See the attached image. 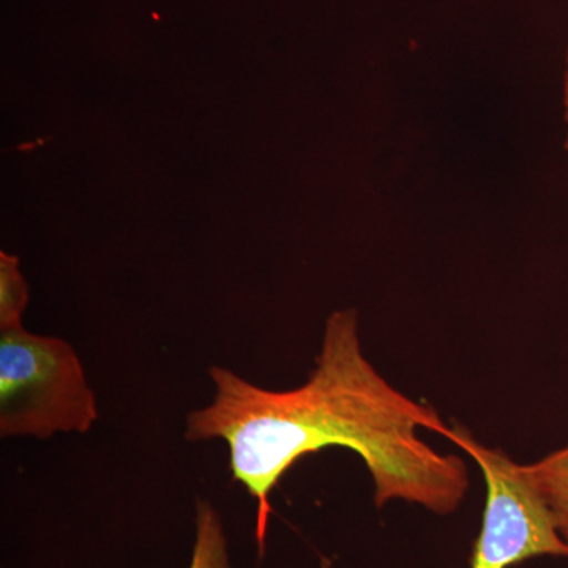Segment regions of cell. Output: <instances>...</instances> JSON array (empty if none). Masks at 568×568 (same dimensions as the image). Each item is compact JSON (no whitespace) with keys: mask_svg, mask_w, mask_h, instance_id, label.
<instances>
[{"mask_svg":"<svg viewBox=\"0 0 568 568\" xmlns=\"http://www.w3.org/2000/svg\"><path fill=\"white\" fill-rule=\"evenodd\" d=\"M215 396L186 417L189 443L223 440L233 480L257 503L256 541L264 551L271 493L284 474L325 447H346L365 462L375 503L399 499L437 515L457 510L469 488L465 462L433 450L418 428L447 436L433 407L403 395L362 351L355 310L325 323L316 366L304 386L267 390L226 366H211Z\"/></svg>","mask_w":568,"mask_h":568,"instance_id":"obj_1","label":"cell"},{"mask_svg":"<svg viewBox=\"0 0 568 568\" xmlns=\"http://www.w3.org/2000/svg\"><path fill=\"white\" fill-rule=\"evenodd\" d=\"M99 405L77 351L65 339L0 331V436L84 435Z\"/></svg>","mask_w":568,"mask_h":568,"instance_id":"obj_2","label":"cell"},{"mask_svg":"<svg viewBox=\"0 0 568 568\" xmlns=\"http://www.w3.org/2000/svg\"><path fill=\"white\" fill-rule=\"evenodd\" d=\"M446 437L476 459L487 484L484 525L470 568H510L538 556L568 558V545L526 466L481 446L466 429L450 428Z\"/></svg>","mask_w":568,"mask_h":568,"instance_id":"obj_3","label":"cell"},{"mask_svg":"<svg viewBox=\"0 0 568 568\" xmlns=\"http://www.w3.org/2000/svg\"><path fill=\"white\" fill-rule=\"evenodd\" d=\"M526 470L568 545V447L526 466Z\"/></svg>","mask_w":568,"mask_h":568,"instance_id":"obj_4","label":"cell"},{"mask_svg":"<svg viewBox=\"0 0 568 568\" xmlns=\"http://www.w3.org/2000/svg\"><path fill=\"white\" fill-rule=\"evenodd\" d=\"M196 537L190 568H233L222 518L209 500L196 504Z\"/></svg>","mask_w":568,"mask_h":568,"instance_id":"obj_5","label":"cell"},{"mask_svg":"<svg viewBox=\"0 0 568 568\" xmlns=\"http://www.w3.org/2000/svg\"><path fill=\"white\" fill-rule=\"evenodd\" d=\"M29 301L28 284L20 272V261L0 253V331L18 327Z\"/></svg>","mask_w":568,"mask_h":568,"instance_id":"obj_6","label":"cell"},{"mask_svg":"<svg viewBox=\"0 0 568 568\" xmlns=\"http://www.w3.org/2000/svg\"><path fill=\"white\" fill-rule=\"evenodd\" d=\"M564 112H566L567 134L566 148L568 151V51L566 58V71H564Z\"/></svg>","mask_w":568,"mask_h":568,"instance_id":"obj_7","label":"cell"}]
</instances>
